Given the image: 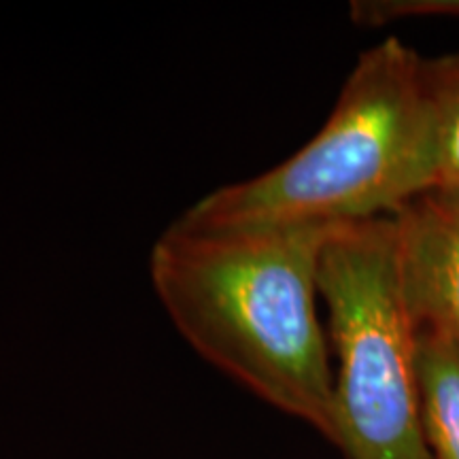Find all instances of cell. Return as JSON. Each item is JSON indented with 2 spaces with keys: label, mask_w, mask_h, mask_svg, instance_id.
Masks as SVG:
<instances>
[{
  "label": "cell",
  "mask_w": 459,
  "mask_h": 459,
  "mask_svg": "<svg viewBox=\"0 0 459 459\" xmlns=\"http://www.w3.org/2000/svg\"><path fill=\"white\" fill-rule=\"evenodd\" d=\"M332 230L177 220L153 245L149 274L194 351L334 445V370L315 304Z\"/></svg>",
  "instance_id": "cell-1"
},
{
  "label": "cell",
  "mask_w": 459,
  "mask_h": 459,
  "mask_svg": "<svg viewBox=\"0 0 459 459\" xmlns=\"http://www.w3.org/2000/svg\"><path fill=\"white\" fill-rule=\"evenodd\" d=\"M423 57L387 37L358 57L328 122L291 158L179 220L196 228H336L394 215L432 187Z\"/></svg>",
  "instance_id": "cell-2"
},
{
  "label": "cell",
  "mask_w": 459,
  "mask_h": 459,
  "mask_svg": "<svg viewBox=\"0 0 459 459\" xmlns=\"http://www.w3.org/2000/svg\"><path fill=\"white\" fill-rule=\"evenodd\" d=\"M319 296L338 361L334 445L347 459H429L419 328L402 287L392 215L332 230L321 251Z\"/></svg>",
  "instance_id": "cell-3"
},
{
  "label": "cell",
  "mask_w": 459,
  "mask_h": 459,
  "mask_svg": "<svg viewBox=\"0 0 459 459\" xmlns=\"http://www.w3.org/2000/svg\"><path fill=\"white\" fill-rule=\"evenodd\" d=\"M392 220L402 287L417 328L459 347V198L428 189Z\"/></svg>",
  "instance_id": "cell-4"
},
{
  "label": "cell",
  "mask_w": 459,
  "mask_h": 459,
  "mask_svg": "<svg viewBox=\"0 0 459 459\" xmlns=\"http://www.w3.org/2000/svg\"><path fill=\"white\" fill-rule=\"evenodd\" d=\"M417 372L429 459H459V347L419 330Z\"/></svg>",
  "instance_id": "cell-5"
},
{
  "label": "cell",
  "mask_w": 459,
  "mask_h": 459,
  "mask_svg": "<svg viewBox=\"0 0 459 459\" xmlns=\"http://www.w3.org/2000/svg\"><path fill=\"white\" fill-rule=\"evenodd\" d=\"M421 82L432 130V187L459 198V49L423 57Z\"/></svg>",
  "instance_id": "cell-6"
},
{
  "label": "cell",
  "mask_w": 459,
  "mask_h": 459,
  "mask_svg": "<svg viewBox=\"0 0 459 459\" xmlns=\"http://www.w3.org/2000/svg\"><path fill=\"white\" fill-rule=\"evenodd\" d=\"M351 20L366 28L406 20H459V0H355Z\"/></svg>",
  "instance_id": "cell-7"
}]
</instances>
